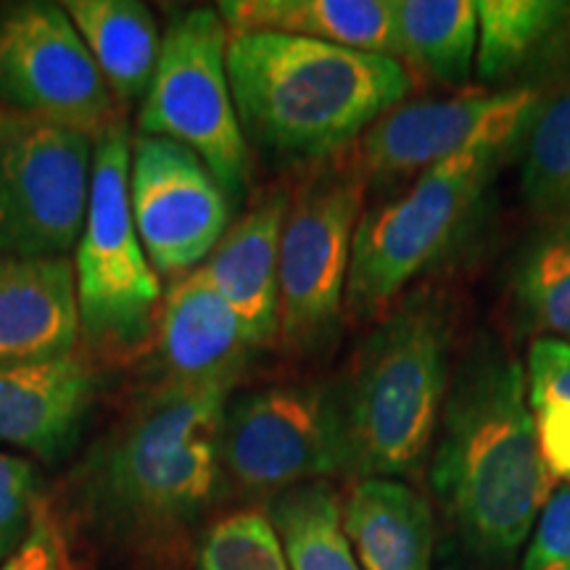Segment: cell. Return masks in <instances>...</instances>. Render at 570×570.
<instances>
[{
	"label": "cell",
	"instance_id": "cell-1",
	"mask_svg": "<svg viewBox=\"0 0 570 570\" xmlns=\"http://www.w3.org/2000/svg\"><path fill=\"white\" fill-rule=\"evenodd\" d=\"M227 386L148 391L75 473L85 523L148 570H175L190 529L223 489Z\"/></svg>",
	"mask_w": 570,
	"mask_h": 570
},
{
	"label": "cell",
	"instance_id": "cell-2",
	"mask_svg": "<svg viewBox=\"0 0 570 570\" xmlns=\"http://www.w3.org/2000/svg\"><path fill=\"white\" fill-rule=\"evenodd\" d=\"M436 436L431 483L462 544L487 566L510 562L537 525L552 479L515 356L475 348L446 394Z\"/></svg>",
	"mask_w": 570,
	"mask_h": 570
},
{
	"label": "cell",
	"instance_id": "cell-3",
	"mask_svg": "<svg viewBox=\"0 0 570 570\" xmlns=\"http://www.w3.org/2000/svg\"><path fill=\"white\" fill-rule=\"evenodd\" d=\"M227 77L246 138L312 164L352 151L412 90L410 69L389 56L273 32L230 35Z\"/></svg>",
	"mask_w": 570,
	"mask_h": 570
},
{
	"label": "cell",
	"instance_id": "cell-4",
	"mask_svg": "<svg viewBox=\"0 0 570 570\" xmlns=\"http://www.w3.org/2000/svg\"><path fill=\"white\" fill-rule=\"evenodd\" d=\"M452 306L444 291L415 288L356 346L333 386L348 475L391 479L425 458L446 402Z\"/></svg>",
	"mask_w": 570,
	"mask_h": 570
},
{
	"label": "cell",
	"instance_id": "cell-5",
	"mask_svg": "<svg viewBox=\"0 0 570 570\" xmlns=\"http://www.w3.org/2000/svg\"><path fill=\"white\" fill-rule=\"evenodd\" d=\"M130 151L122 119L92 142L88 217L75 259L80 333L88 344L117 354L156 336L164 298L132 223Z\"/></svg>",
	"mask_w": 570,
	"mask_h": 570
},
{
	"label": "cell",
	"instance_id": "cell-6",
	"mask_svg": "<svg viewBox=\"0 0 570 570\" xmlns=\"http://www.w3.org/2000/svg\"><path fill=\"white\" fill-rule=\"evenodd\" d=\"M497 159L470 154L436 164L394 202L362 214L344 294L352 323L386 315L402 291L436 265L473 219Z\"/></svg>",
	"mask_w": 570,
	"mask_h": 570
},
{
	"label": "cell",
	"instance_id": "cell-7",
	"mask_svg": "<svg viewBox=\"0 0 570 570\" xmlns=\"http://www.w3.org/2000/svg\"><path fill=\"white\" fill-rule=\"evenodd\" d=\"M227 42L230 30L217 9L173 19L142 101L138 135L188 146L209 167L227 202H240L248 185V142L233 104Z\"/></svg>",
	"mask_w": 570,
	"mask_h": 570
},
{
	"label": "cell",
	"instance_id": "cell-8",
	"mask_svg": "<svg viewBox=\"0 0 570 570\" xmlns=\"http://www.w3.org/2000/svg\"><path fill=\"white\" fill-rule=\"evenodd\" d=\"M365 188L348 151L291 196L277 256V338L291 352H315L336 331Z\"/></svg>",
	"mask_w": 570,
	"mask_h": 570
},
{
	"label": "cell",
	"instance_id": "cell-9",
	"mask_svg": "<svg viewBox=\"0 0 570 570\" xmlns=\"http://www.w3.org/2000/svg\"><path fill=\"white\" fill-rule=\"evenodd\" d=\"M223 483L275 499L327 475L348 473L333 386H269L227 402L219 439Z\"/></svg>",
	"mask_w": 570,
	"mask_h": 570
},
{
	"label": "cell",
	"instance_id": "cell-10",
	"mask_svg": "<svg viewBox=\"0 0 570 570\" xmlns=\"http://www.w3.org/2000/svg\"><path fill=\"white\" fill-rule=\"evenodd\" d=\"M92 140L6 109L0 119V256H63L80 244Z\"/></svg>",
	"mask_w": 570,
	"mask_h": 570
},
{
	"label": "cell",
	"instance_id": "cell-11",
	"mask_svg": "<svg viewBox=\"0 0 570 570\" xmlns=\"http://www.w3.org/2000/svg\"><path fill=\"white\" fill-rule=\"evenodd\" d=\"M0 104L92 142L119 122L117 101L69 13L40 0L0 13Z\"/></svg>",
	"mask_w": 570,
	"mask_h": 570
},
{
	"label": "cell",
	"instance_id": "cell-12",
	"mask_svg": "<svg viewBox=\"0 0 570 570\" xmlns=\"http://www.w3.org/2000/svg\"><path fill=\"white\" fill-rule=\"evenodd\" d=\"M537 88L475 90L444 101L402 104L356 140L352 159L367 185L423 175L470 154H502L523 138L541 101Z\"/></svg>",
	"mask_w": 570,
	"mask_h": 570
},
{
	"label": "cell",
	"instance_id": "cell-13",
	"mask_svg": "<svg viewBox=\"0 0 570 570\" xmlns=\"http://www.w3.org/2000/svg\"><path fill=\"white\" fill-rule=\"evenodd\" d=\"M130 212L154 273L173 281L202 267L230 227V202L209 167L154 135L132 140Z\"/></svg>",
	"mask_w": 570,
	"mask_h": 570
},
{
	"label": "cell",
	"instance_id": "cell-14",
	"mask_svg": "<svg viewBox=\"0 0 570 570\" xmlns=\"http://www.w3.org/2000/svg\"><path fill=\"white\" fill-rule=\"evenodd\" d=\"M154 338L161 383L175 386L233 389L254 352L238 315L217 294L204 267L169 285Z\"/></svg>",
	"mask_w": 570,
	"mask_h": 570
},
{
	"label": "cell",
	"instance_id": "cell-15",
	"mask_svg": "<svg viewBox=\"0 0 570 570\" xmlns=\"http://www.w3.org/2000/svg\"><path fill=\"white\" fill-rule=\"evenodd\" d=\"M96 367L80 352L0 365V441L42 462L67 458L96 402Z\"/></svg>",
	"mask_w": 570,
	"mask_h": 570
},
{
	"label": "cell",
	"instance_id": "cell-16",
	"mask_svg": "<svg viewBox=\"0 0 570 570\" xmlns=\"http://www.w3.org/2000/svg\"><path fill=\"white\" fill-rule=\"evenodd\" d=\"M75 265L67 256H0V365L77 352Z\"/></svg>",
	"mask_w": 570,
	"mask_h": 570
},
{
	"label": "cell",
	"instance_id": "cell-17",
	"mask_svg": "<svg viewBox=\"0 0 570 570\" xmlns=\"http://www.w3.org/2000/svg\"><path fill=\"white\" fill-rule=\"evenodd\" d=\"M291 196L273 190L227 227L204 273L238 315L254 348L277 338V256Z\"/></svg>",
	"mask_w": 570,
	"mask_h": 570
},
{
	"label": "cell",
	"instance_id": "cell-18",
	"mask_svg": "<svg viewBox=\"0 0 570 570\" xmlns=\"http://www.w3.org/2000/svg\"><path fill=\"white\" fill-rule=\"evenodd\" d=\"M475 13V75L489 88H533L531 80L544 77V71L570 67V3L479 0Z\"/></svg>",
	"mask_w": 570,
	"mask_h": 570
},
{
	"label": "cell",
	"instance_id": "cell-19",
	"mask_svg": "<svg viewBox=\"0 0 570 570\" xmlns=\"http://www.w3.org/2000/svg\"><path fill=\"white\" fill-rule=\"evenodd\" d=\"M341 525L362 570H433L431 504L407 483L356 479L341 502Z\"/></svg>",
	"mask_w": 570,
	"mask_h": 570
},
{
	"label": "cell",
	"instance_id": "cell-20",
	"mask_svg": "<svg viewBox=\"0 0 570 570\" xmlns=\"http://www.w3.org/2000/svg\"><path fill=\"white\" fill-rule=\"evenodd\" d=\"M230 35L273 32L399 61L394 0H225Z\"/></svg>",
	"mask_w": 570,
	"mask_h": 570
},
{
	"label": "cell",
	"instance_id": "cell-21",
	"mask_svg": "<svg viewBox=\"0 0 570 570\" xmlns=\"http://www.w3.org/2000/svg\"><path fill=\"white\" fill-rule=\"evenodd\" d=\"M63 11L101 69L114 101L132 104L148 92L161 35L146 6L135 0H69Z\"/></svg>",
	"mask_w": 570,
	"mask_h": 570
},
{
	"label": "cell",
	"instance_id": "cell-22",
	"mask_svg": "<svg viewBox=\"0 0 570 570\" xmlns=\"http://www.w3.org/2000/svg\"><path fill=\"white\" fill-rule=\"evenodd\" d=\"M399 59L446 88H465L479 51L473 0H394Z\"/></svg>",
	"mask_w": 570,
	"mask_h": 570
},
{
	"label": "cell",
	"instance_id": "cell-23",
	"mask_svg": "<svg viewBox=\"0 0 570 570\" xmlns=\"http://www.w3.org/2000/svg\"><path fill=\"white\" fill-rule=\"evenodd\" d=\"M523 138V202L547 227L570 225V75L541 92Z\"/></svg>",
	"mask_w": 570,
	"mask_h": 570
},
{
	"label": "cell",
	"instance_id": "cell-24",
	"mask_svg": "<svg viewBox=\"0 0 570 570\" xmlns=\"http://www.w3.org/2000/svg\"><path fill=\"white\" fill-rule=\"evenodd\" d=\"M267 518L291 570H362L341 525V502L327 483L283 491L269 502Z\"/></svg>",
	"mask_w": 570,
	"mask_h": 570
},
{
	"label": "cell",
	"instance_id": "cell-25",
	"mask_svg": "<svg viewBox=\"0 0 570 570\" xmlns=\"http://www.w3.org/2000/svg\"><path fill=\"white\" fill-rule=\"evenodd\" d=\"M518 304L550 338L570 341V225L547 227L518 269Z\"/></svg>",
	"mask_w": 570,
	"mask_h": 570
},
{
	"label": "cell",
	"instance_id": "cell-26",
	"mask_svg": "<svg viewBox=\"0 0 570 570\" xmlns=\"http://www.w3.org/2000/svg\"><path fill=\"white\" fill-rule=\"evenodd\" d=\"M196 570H291V566L267 512L244 508L206 529Z\"/></svg>",
	"mask_w": 570,
	"mask_h": 570
},
{
	"label": "cell",
	"instance_id": "cell-27",
	"mask_svg": "<svg viewBox=\"0 0 570 570\" xmlns=\"http://www.w3.org/2000/svg\"><path fill=\"white\" fill-rule=\"evenodd\" d=\"M38 504V470L32 462L0 452V566L27 539Z\"/></svg>",
	"mask_w": 570,
	"mask_h": 570
},
{
	"label": "cell",
	"instance_id": "cell-28",
	"mask_svg": "<svg viewBox=\"0 0 570 570\" xmlns=\"http://www.w3.org/2000/svg\"><path fill=\"white\" fill-rule=\"evenodd\" d=\"M520 570H570V483L547 499Z\"/></svg>",
	"mask_w": 570,
	"mask_h": 570
},
{
	"label": "cell",
	"instance_id": "cell-29",
	"mask_svg": "<svg viewBox=\"0 0 570 570\" xmlns=\"http://www.w3.org/2000/svg\"><path fill=\"white\" fill-rule=\"evenodd\" d=\"M525 381L531 410L544 404H570V341L550 336L533 341Z\"/></svg>",
	"mask_w": 570,
	"mask_h": 570
},
{
	"label": "cell",
	"instance_id": "cell-30",
	"mask_svg": "<svg viewBox=\"0 0 570 570\" xmlns=\"http://www.w3.org/2000/svg\"><path fill=\"white\" fill-rule=\"evenodd\" d=\"M0 570H75L61 523L46 502L38 504L30 533Z\"/></svg>",
	"mask_w": 570,
	"mask_h": 570
},
{
	"label": "cell",
	"instance_id": "cell-31",
	"mask_svg": "<svg viewBox=\"0 0 570 570\" xmlns=\"http://www.w3.org/2000/svg\"><path fill=\"white\" fill-rule=\"evenodd\" d=\"M539 452L547 473L570 483V404H544L533 410Z\"/></svg>",
	"mask_w": 570,
	"mask_h": 570
},
{
	"label": "cell",
	"instance_id": "cell-32",
	"mask_svg": "<svg viewBox=\"0 0 570 570\" xmlns=\"http://www.w3.org/2000/svg\"><path fill=\"white\" fill-rule=\"evenodd\" d=\"M3 114H6V109H0V119H3Z\"/></svg>",
	"mask_w": 570,
	"mask_h": 570
}]
</instances>
